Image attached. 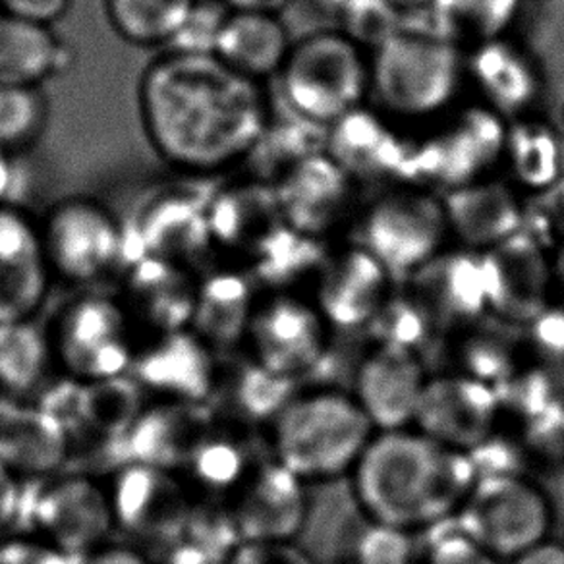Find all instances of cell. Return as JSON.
I'll use <instances>...</instances> for the list:
<instances>
[{"mask_svg":"<svg viewBox=\"0 0 564 564\" xmlns=\"http://www.w3.org/2000/svg\"><path fill=\"white\" fill-rule=\"evenodd\" d=\"M408 564H410V563H408Z\"/></svg>","mask_w":564,"mask_h":564,"instance_id":"6125c7cd","label":"cell"},{"mask_svg":"<svg viewBox=\"0 0 564 564\" xmlns=\"http://www.w3.org/2000/svg\"><path fill=\"white\" fill-rule=\"evenodd\" d=\"M410 543L406 533L389 525L376 524L361 538L358 545V564H408Z\"/></svg>","mask_w":564,"mask_h":564,"instance_id":"c3c4849f","label":"cell"},{"mask_svg":"<svg viewBox=\"0 0 564 564\" xmlns=\"http://www.w3.org/2000/svg\"><path fill=\"white\" fill-rule=\"evenodd\" d=\"M556 202H558V209L564 215V178L561 181V184L556 186Z\"/></svg>","mask_w":564,"mask_h":564,"instance_id":"91938a15","label":"cell"},{"mask_svg":"<svg viewBox=\"0 0 564 564\" xmlns=\"http://www.w3.org/2000/svg\"><path fill=\"white\" fill-rule=\"evenodd\" d=\"M228 564H312L306 553L289 543H240Z\"/></svg>","mask_w":564,"mask_h":564,"instance_id":"681fc988","label":"cell"},{"mask_svg":"<svg viewBox=\"0 0 564 564\" xmlns=\"http://www.w3.org/2000/svg\"><path fill=\"white\" fill-rule=\"evenodd\" d=\"M522 0H433L432 33L468 51L507 35Z\"/></svg>","mask_w":564,"mask_h":564,"instance_id":"ab89813d","label":"cell"},{"mask_svg":"<svg viewBox=\"0 0 564 564\" xmlns=\"http://www.w3.org/2000/svg\"><path fill=\"white\" fill-rule=\"evenodd\" d=\"M209 199L194 192H165L141 207L133 227L132 261L159 258L204 273L215 246L209 227Z\"/></svg>","mask_w":564,"mask_h":564,"instance_id":"44dd1931","label":"cell"},{"mask_svg":"<svg viewBox=\"0 0 564 564\" xmlns=\"http://www.w3.org/2000/svg\"><path fill=\"white\" fill-rule=\"evenodd\" d=\"M212 414V406L151 399L132 425L95 460L101 463L99 474L126 464H148L178 471Z\"/></svg>","mask_w":564,"mask_h":564,"instance_id":"d4e9b609","label":"cell"},{"mask_svg":"<svg viewBox=\"0 0 564 564\" xmlns=\"http://www.w3.org/2000/svg\"><path fill=\"white\" fill-rule=\"evenodd\" d=\"M427 564H499V558L471 540L458 524L456 530L441 532L432 541Z\"/></svg>","mask_w":564,"mask_h":564,"instance_id":"7dc6e473","label":"cell"},{"mask_svg":"<svg viewBox=\"0 0 564 564\" xmlns=\"http://www.w3.org/2000/svg\"><path fill=\"white\" fill-rule=\"evenodd\" d=\"M392 274L360 246L327 258L315 282V306L343 329L366 327L391 296Z\"/></svg>","mask_w":564,"mask_h":564,"instance_id":"f1b7e54d","label":"cell"},{"mask_svg":"<svg viewBox=\"0 0 564 564\" xmlns=\"http://www.w3.org/2000/svg\"><path fill=\"white\" fill-rule=\"evenodd\" d=\"M53 284L40 223L17 205H0V325L41 322Z\"/></svg>","mask_w":564,"mask_h":564,"instance_id":"ffe728a7","label":"cell"},{"mask_svg":"<svg viewBox=\"0 0 564 564\" xmlns=\"http://www.w3.org/2000/svg\"><path fill=\"white\" fill-rule=\"evenodd\" d=\"M82 564H163L155 553L132 541L112 540L102 543L82 558Z\"/></svg>","mask_w":564,"mask_h":564,"instance_id":"f5cc1de1","label":"cell"},{"mask_svg":"<svg viewBox=\"0 0 564 564\" xmlns=\"http://www.w3.org/2000/svg\"><path fill=\"white\" fill-rule=\"evenodd\" d=\"M48 122L41 87H0V150L17 153L40 140Z\"/></svg>","mask_w":564,"mask_h":564,"instance_id":"60d3db41","label":"cell"},{"mask_svg":"<svg viewBox=\"0 0 564 564\" xmlns=\"http://www.w3.org/2000/svg\"><path fill=\"white\" fill-rule=\"evenodd\" d=\"M138 109L159 159L189 176L246 163L271 122L261 84L209 51L174 48L155 58L141 74Z\"/></svg>","mask_w":564,"mask_h":564,"instance_id":"6da1fadb","label":"cell"},{"mask_svg":"<svg viewBox=\"0 0 564 564\" xmlns=\"http://www.w3.org/2000/svg\"><path fill=\"white\" fill-rule=\"evenodd\" d=\"M291 0H223L228 10H242V12H267L279 14Z\"/></svg>","mask_w":564,"mask_h":564,"instance_id":"11a10c76","label":"cell"},{"mask_svg":"<svg viewBox=\"0 0 564 564\" xmlns=\"http://www.w3.org/2000/svg\"><path fill=\"white\" fill-rule=\"evenodd\" d=\"M82 558L33 533L12 532L0 538V564H82Z\"/></svg>","mask_w":564,"mask_h":564,"instance_id":"bcb514c9","label":"cell"},{"mask_svg":"<svg viewBox=\"0 0 564 564\" xmlns=\"http://www.w3.org/2000/svg\"><path fill=\"white\" fill-rule=\"evenodd\" d=\"M251 427L215 414L207 420L178 468L202 505H223L258 460Z\"/></svg>","mask_w":564,"mask_h":564,"instance_id":"4316f807","label":"cell"},{"mask_svg":"<svg viewBox=\"0 0 564 564\" xmlns=\"http://www.w3.org/2000/svg\"><path fill=\"white\" fill-rule=\"evenodd\" d=\"M358 188L360 184L325 151L302 159L273 182L282 223L319 240L352 219Z\"/></svg>","mask_w":564,"mask_h":564,"instance_id":"9a60e30c","label":"cell"},{"mask_svg":"<svg viewBox=\"0 0 564 564\" xmlns=\"http://www.w3.org/2000/svg\"><path fill=\"white\" fill-rule=\"evenodd\" d=\"M406 279L408 294L435 329H468L489 314L486 276L478 251L445 248Z\"/></svg>","mask_w":564,"mask_h":564,"instance_id":"cb8c5ba5","label":"cell"},{"mask_svg":"<svg viewBox=\"0 0 564 564\" xmlns=\"http://www.w3.org/2000/svg\"><path fill=\"white\" fill-rule=\"evenodd\" d=\"M327 258L329 253L323 251L319 238L282 225L251 259L246 271L261 291L299 292L300 282H317Z\"/></svg>","mask_w":564,"mask_h":564,"instance_id":"74e56055","label":"cell"},{"mask_svg":"<svg viewBox=\"0 0 564 564\" xmlns=\"http://www.w3.org/2000/svg\"><path fill=\"white\" fill-rule=\"evenodd\" d=\"M456 514L464 532L499 561L545 541L551 525L547 497L524 476L479 478Z\"/></svg>","mask_w":564,"mask_h":564,"instance_id":"4fadbf2b","label":"cell"},{"mask_svg":"<svg viewBox=\"0 0 564 564\" xmlns=\"http://www.w3.org/2000/svg\"><path fill=\"white\" fill-rule=\"evenodd\" d=\"M373 430L356 399L335 391L296 392L267 425L271 456L304 484L352 471Z\"/></svg>","mask_w":564,"mask_h":564,"instance_id":"3957f363","label":"cell"},{"mask_svg":"<svg viewBox=\"0 0 564 564\" xmlns=\"http://www.w3.org/2000/svg\"><path fill=\"white\" fill-rule=\"evenodd\" d=\"M117 294L145 343L188 329L196 306L199 273L159 258L133 259L120 273Z\"/></svg>","mask_w":564,"mask_h":564,"instance_id":"603a6c76","label":"cell"},{"mask_svg":"<svg viewBox=\"0 0 564 564\" xmlns=\"http://www.w3.org/2000/svg\"><path fill=\"white\" fill-rule=\"evenodd\" d=\"M292 379L276 376L242 352L223 356L219 387L212 408L215 414L243 423L251 430L273 422L296 394Z\"/></svg>","mask_w":564,"mask_h":564,"instance_id":"836d02e7","label":"cell"},{"mask_svg":"<svg viewBox=\"0 0 564 564\" xmlns=\"http://www.w3.org/2000/svg\"><path fill=\"white\" fill-rule=\"evenodd\" d=\"M505 135L507 120L478 102L443 112L430 132L414 138L415 184L453 189L494 176Z\"/></svg>","mask_w":564,"mask_h":564,"instance_id":"8fae6325","label":"cell"},{"mask_svg":"<svg viewBox=\"0 0 564 564\" xmlns=\"http://www.w3.org/2000/svg\"><path fill=\"white\" fill-rule=\"evenodd\" d=\"M553 261V279H555V296L561 299L564 304V240L556 246L555 251L551 253Z\"/></svg>","mask_w":564,"mask_h":564,"instance_id":"6f0895ef","label":"cell"},{"mask_svg":"<svg viewBox=\"0 0 564 564\" xmlns=\"http://www.w3.org/2000/svg\"><path fill=\"white\" fill-rule=\"evenodd\" d=\"M502 166L520 192L543 194L564 178V132L553 122L530 115L507 122Z\"/></svg>","mask_w":564,"mask_h":564,"instance_id":"e575fe53","label":"cell"},{"mask_svg":"<svg viewBox=\"0 0 564 564\" xmlns=\"http://www.w3.org/2000/svg\"><path fill=\"white\" fill-rule=\"evenodd\" d=\"M499 422L494 387L453 373L425 381L412 425L441 447L470 453L497 432Z\"/></svg>","mask_w":564,"mask_h":564,"instance_id":"d6986e66","label":"cell"},{"mask_svg":"<svg viewBox=\"0 0 564 564\" xmlns=\"http://www.w3.org/2000/svg\"><path fill=\"white\" fill-rule=\"evenodd\" d=\"M199 0H105L112 32L135 47H161L178 40Z\"/></svg>","mask_w":564,"mask_h":564,"instance_id":"f35d334b","label":"cell"},{"mask_svg":"<svg viewBox=\"0 0 564 564\" xmlns=\"http://www.w3.org/2000/svg\"><path fill=\"white\" fill-rule=\"evenodd\" d=\"M279 76L292 112L323 128L364 107L369 95L364 48L340 32L312 33L292 43Z\"/></svg>","mask_w":564,"mask_h":564,"instance_id":"8992f818","label":"cell"},{"mask_svg":"<svg viewBox=\"0 0 564 564\" xmlns=\"http://www.w3.org/2000/svg\"><path fill=\"white\" fill-rule=\"evenodd\" d=\"M340 14L345 25L340 33L361 48H377L400 32V10L389 0H345Z\"/></svg>","mask_w":564,"mask_h":564,"instance_id":"ee69618b","label":"cell"},{"mask_svg":"<svg viewBox=\"0 0 564 564\" xmlns=\"http://www.w3.org/2000/svg\"><path fill=\"white\" fill-rule=\"evenodd\" d=\"M304 481L271 458H258L219 505L242 543H289L306 522Z\"/></svg>","mask_w":564,"mask_h":564,"instance_id":"5bb4252c","label":"cell"},{"mask_svg":"<svg viewBox=\"0 0 564 564\" xmlns=\"http://www.w3.org/2000/svg\"><path fill=\"white\" fill-rule=\"evenodd\" d=\"M14 186V166H12V153L0 150V205L10 204V192Z\"/></svg>","mask_w":564,"mask_h":564,"instance_id":"9f6ffc18","label":"cell"},{"mask_svg":"<svg viewBox=\"0 0 564 564\" xmlns=\"http://www.w3.org/2000/svg\"><path fill=\"white\" fill-rule=\"evenodd\" d=\"M63 61L51 28L0 12V87H41Z\"/></svg>","mask_w":564,"mask_h":564,"instance_id":"d590c367","label":"cell"},{"mask_svg":"<svg viewBox=\"0 0 564 564\" xmlns=\"http://www.w3.org/2000/svg\"><path fill=\"white\" fill-rule=\"evenodd\" d=\"M563 132H564V128H563Z\"/></svg>","mask_w":564,"mask_h":564,"instance_id":"94428289","label":"cell"},{"mask_svg":"<svg viewBox=\"0 0 564 564\" xmlns=\"http://www.w3.org/2000/svg\"><path fill=\"white\" fill-rule=\"evenodd\" d=\"M528 327L530 352L538 358V366L553 371L564 368V304H551Z\"/></svg>","mask_w":564,"mask_h":564,"instance_id":"f6af8a7d","label":"cell"},{"mask_svg":"<svg viewBox=\"0 0 564 564\" xmlns=\"http://www.w3.org/2000/svg\"><path fill=\"white\" fill-rule=\"evenodd\" d=\"M55 377L79 383L130 373L145 338L117 294L79 291L41 322Z\"/></svg>","mask_w":564,"mask_h":564,"instance_id":"5b68a950","label":"cell"},{"mask_svg":"<svg viewBox=\"0 0 564 564\" xmlns=\"http://www.w3.org/2000/svg\"><path fill=\"white\" fill-rule=\"evenodd\" d=\"M464 53L466 87L474 91L478 105L507 122L535 115L545 76L540 58L522 41L507 33Z\"/></svg>","mask_w":564,"mask_h":564,"instance_id":"7402d4cb","label":"cell"},{"mask_svg":"<svg viewBox=\"0 0 564 564\" xmlns=\"http://www.w3.org/2000/svg\"><path fill=\"white\" fill-rule=\"evenodd\" d=\"M443 205L451 238H456L460 248L478 253L509 240L524 225L522 192L495 174L447 189Z\"/></svg>","mask_w":564,"mask_h":564,"instance_id":"f546056e","label":"cell"},{"mask_svg":"<svg viewBox=\"0 0 564 564\" xmlns=\"http://www.w3.org/2000/svg\"><path fill=\"white\" fill-rule=\"evenodd\" d=\"M352 471L361 509L376 524L402 532L447 520L478 481L468 453L408 427L371 437Z\"/></svg>","mask_w":564,"mask_h":564,"instance_id":"7a4b0ae2","label":"cell"},{"mask_svg":"<svg viewBox=\"0 0 564 564\" xmlns=\"http://www.w3.org/2000/svg\"><path fill=\"white\" fill-rule=\"evenodd\" d=\"M220 368L223 356L188 327L150 338L135 354L130 376L150 399L212 406Z\"/></svg>","mask_w":564,"mask_h":564,"instance_id":"e0dca14e","label":"cell"},{"mask_svg":"<svg viewBox=\"0 0 564 564\" xmlns=\"http://www.w3.org/2000/svg\"><path fill=\"white\" fill-rule=\"evenodd\" d=\"M292 43L276 14L227 10L213 37L212 53L228 68L259 82L281 74Z\"/></svg>","mask_w":564,"mask_h":564,"instance_id":"d6a6232c","label":"cell"},{"mask_svg":"<svg viewBox=\"0 0 564 564\" xmlns=\"http://www.w3.org/2000/svg\"><path fill=\"white\" fill-rule=\"evenodd\" d=\"M17 532L33 533L72 555L101 547L117 538L107 479L86 468L28 479Z\"/></svg>","mask_w":564,"mask_h":564,"instance_id":"52a82bcc","label":"cell"},{"mask_svg":"<svg viewBox=\"0 0 564 564\" xmlns=\"http://www.w3.org/2000/svg\"><path fill=\"white\" fill-rule=\"evenodd\" d=\"M258 294V284L242 267H209L197 281L189 329L219 356L240 352Z\"/></svg>","mask_w":564,"mask_h":564,"instance_id":"1f68e13d","label":"cell"},{"mask_svg":"<svg viewBox=\"0 0 564 564\" xmlns=\"http://www.w3.org/2000/svg\"><path fill=\"white\" fill-rule=\"evenodd\" d=\"M510 564H564V545L541 541L535 547L514 556Z\"/></svg>","mask_w":564,"mask_h":564,"instance_id":"db71d44e","label":"cell"},{"mask_svg":"<svg viewBox=\"0 0 564 564\" xmlns=\"http://www.w3.org/2000/svg\"><path fill=\"white\" fill-rule=\"evenodd\" d=\"M70 4L72 0H0V12L51 28L68 12Z\"/></svg>","mask_w":564,"mask_h":564,"instance_id":"816d5d0a","label":"cell"},{"mask_svg":"<svg viewBox=\"0 0 564 564\" xmlns=\"http://www.w3.org/2000/svg\"><path fill=\"white\" fill-rule=\"evenodd\" d=\"M53 379L41 322L0 325V400L33 402Z\"/></svg>","mask_w":564,"mask_h":564,"instance_id":"8d00e7d4","label":"cell"},{"mask_svg":"<svg viewBox=\"0 0 564 564\" xmlns=\"http://www.w3.org/2000/svg\"><path fill=\"white\" fill-rule=\"evenodd\" d=\"M392 120L364 105L327 128L325 153L358 184H415L414 138L400 133Z\"/></svg>","mask_w":564,"mask_h":564,"instance_id":"ac0fdd59","label":"cell"},{"mask_svg":"<svg viewBox=\"0 0 564 564\" xmlns=\"http://www.w3.org/2000/svg\"><path fill=\"white\" fill-rule=\"evenodd\" d=\"M456 358L460 373L497 389L518 368L517 354L502 338L470 333L456 346Z\"/></svg>","mask_w":564,"mask_h":564,"instance_id":"7bdbcfd3","label":"cell"},{"mask_svg":"<svg viewBox=\"0 0 564 564\" xmlns=\"http://www.w3.org/2000/svg\"><path fill=\"white\" fill-rule=\"evenodd\" d=\"M25 479L0 460V538L17 532L24 499Z\"/></svg>","mask_w":564,"mask_h":564,"instance_id":"f907efd6","label":"cell"},{"mask_svg":"<svg viewBox=\"0 0 564 564\" xmlns=\"http://www.w3.org/2000/svg\"><path fill=\"white\" fill-rule=\"evenodd\" d=\"M425 381L427 377L417 352L397 346H377L358 368L354 399L373 427L383 432L406 430L414 423Z\"/></svg>","mask_w":564,"mask_h":564,"instance_id":"83f0119b","label":"cell"},{"mask_svg":"<svg viewBox=\"0 0 564 564\" xmlns=\"http://www.w3.org/2000/svg\"><path fill=\"white\" fill-rule=\"evenodd\" d=\"M209 227L217 256L232 265H250L267 240L284 225L271 182L250 178L209 197Z\"/></svg>","mask_w":564,"mask_h":564,"instance_id":"484cf974","label":"cell"},{"mask_svg":"<svg viewBox=\"0 0 564 564\" xmlns=\"http://www.w3.org/2000/svg\"><path fill=\"white\" fill-rule=\"evenodd\" d=\"M466 89V53L432 32L400 30L369 61V94L400 120H430Z\"/></svg>","mask_w":564,"mask_h":564,"instance_id":"277c9868","label":"cell"},{"mask_svg":"<svg viewBox=\"0 0 564 564\" xmlns=\"http://www.w3.org/2000/svg\"><path fill=\"white\" fill-rule=\"evenodd\" d=\"M0 460L25 481L43 479L72 468L74 448L61 422L37 402L0 400Z\"/></svg>","mask_w":564,"mask_h":564,"instance_id":"4dcf8cb0","label":"cell"},{"mask_svg":"<svg viewBox=\"0 0 564 564\" xmlns=\"http://www.w3.org/2000/svg\"><path fill=\"white\" fill-rule=\"evenodd\" d=\"M329 327L315 302L299 292L259 291L240 352L276 376L299 381L319 368Z\"/></svg>","mask_w":564,"mask_h":564,"instance_id":"7c38bea8","label":"cell"},{"mask_svg":"<svg viewBox=\"0 0 564 564\" xmlns=\"http://www.w3.org/2000/svg\"><path fill=\"white\" fill-rule=\"evenodd\" d=\"M360 246L394 274L414 273L448 248L447 213L443 197L417 184L384 189L360 217Z\"/></svg>","mask_w":564,"mask_h":564,"instance_id":"9c48e42d","label":"cell"},{"mask_svg":"<svg viewBox=\"0 0 564 564\" xmlns=\"http://www.w3.org/2000/svg\"><path fill=\"white\" fill-rule=\"evenodd\" d=\"M487 310L502 322L530 325L555 296L553 261L543 243L525 232L481 251Z\"/></svg>","mask_w":564,"mask_h":564,"instance_id":"2e32d148","label":"cell"},{"mask_svg":"<svg viewBox=\"0 0 564 564\" xmlns=\"http://www.w3.org/2000/svg\"><path fill=\"white\" fill-rule=\"evenodd\" d=\"M377 346H397L417 352L432 337L433 323L406 291L391 294L366 325Z\"/></svg>","mask_w":564,"mask_h":564,"instance_id":"b9f144b4","label":"cell"},{"mask_svg":"<svg viewBox=\"0 0 564 564\" xmlns=\"http://www.w3.org/2000/svg\"><path fill=\"white\" fill-rule=\"evenodd\" d=\"M41 242L55 282L91 291L130 263L128 236L105 205L68 197L53 205L40 223Z\"/></svg>","mask_w":564,"mask_h":564,"instance_id":"ba28073f","label":"cell"},{"mask_svg":"<svg viewBox=\"0 0 564 564\" xmlns=\"http://www.w3.org/2000/svg\"><path fill=\"white\" fill-rule=\"evenodd\" d=\"M102 476L109 487L117 538L155 555L181 540L197 505H202L178 471L126 464Z\"/></svg>","mask_w":564,"mask_h":564,"instance_id":"30bf717a","label":"cell"},{"mask_svg":"<svg viewBox=\"0 0 564 564\" xmlns=\"http://www.w3.org/2000/svg\"><path fill=\"white\" fill-rule=\"evenodd\" d=\"M392 7L402 10L427 9L433 0H389Z\"/></svg>","mask_w":564,"mask_h":564,"instance_id":"680465c9","label":"cell"}]
</instances>
